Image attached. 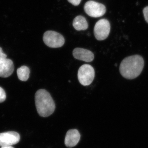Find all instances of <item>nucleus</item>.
<instances>
[{
    "mask_svg": "<svg viewBox=\"0 0 148 148\" xmlns=\"http://www.w3.org/2000/svg\"><path fill=\"white\" fill-rule=\"evenodd\" d=\"M73 54L76 59L85 62H91L94 58V54L92 51L81 48H75L73 51Z\"/></svg>",
    "mask_w": 148,
    "mask_h": 148,
    "instance_id": "1a4fd4ad",
    "label": "nucleus"
},
{
    "mask_svg": "<svg viewBox=\"0 0 148 148\" xmlns=\"http://www.w3.org/2000/svg\"><path fill=\"white\" fill-rule=\"evenodd\" d=\"M35 104L40 116L47 117L53 113L55 104L49 92L45 89H40L35 94Z\"/></svg>",
    "mask_w": 148,
    "mask_h": 148,
    "instance_id": "f03ea898",
    "label": "nucleus"
},
{
    "mask_svg": "<svg viewBox=\"0 0 148 148\" xmlns=\"http://www.w3.org/2000/svg\"><path fill=\"white\" fill-rule=\"evenodd\" d=\"M20 139L18 133L14 131L0 133V147H10L16 145Z\"/></svg>",
    "mask_w": 148,
    "mask_h": 148,
    "instance_id": "0eeeda50",
    "label": "nucleus"
},
{
    "mask_svg": "<svg viewBox=\"0 0 148 148\" xmlns=\"http://www.w3.org/2000/svg\"><path fill=\"white\" fill-rule=\"evenodd\" d=\"M73 26L77 31H84L88 28V25L86 19L83 16H78L73 20Z\"/></svg>",
    "mask_w": 148,
    "mask_h": 148,
    "instance_id": "9b49d317",
    "label": "nucleus"
},
{
    "mask_svg": "<svg viewBox=\"0 0 148 148\" xmlns=\"http://www.w3.org/2000/svg\"><path fill=\"white\" fill-rule=\"evenodd\" d=\"M84 9L88 16L92 17H101L106 13V6L95 1H89L85 4Z\"/></svg>",
    "mask_w": 148,
    "mask_h": 148,
    "instance_id": "39448f33",
    "label": "nucleus"
},
{
    "mask_svg": "<svg viewBox=\"0 0 148 148\" xmlns=\"http://www.w3.org/2000/svg\"><path fill=\"white\" fill-rule=\"evenodd\" d=\"M43 40L46 45L51 48L61 47L65 43V39L62 35L52 31L45 32L43 36Z\"/></svg>",
    "mask_w": 148,
    "mask_h": 148,
    "instance_id": "20e7f679",
    "label": "nucleus"
},
{
    "mask_svg": "<svg viewBox=\"0 0 148 148\" xmlns=\"http://www.w3.org/2000/svg\"><path fill=\"white\" fill-rule=\"evenodd\" d=\"M7 58L6 54L4 53L1 47H0V58Z\"/></svg>",
    "mask_w": 148,
    "mask_h": 148,
    "instance_id": "dca6fc26",
    "label": "nucleus"
},
{
    "mask_svg": "<svg viewBox=\"0 0 148 148\" xmlns=\"http://www.w3.org/2000/svg\"><path fill=\"white\" fill-rule=\"evenodd\" d=\"M6 98V94L5 91L1 87H0V103H3L5 101Z\"/></svg>",
    "mask_w": 148,
    "mask_h": 148,
    "instance_id": "ddd939ff",
    "label": "nucleus"
},
{
    "mask_svg": "<svg viewBox=\"0 0 148 148\" xmlns=\"http://www.w3.org/2000/svg\"><path fill=\"white\" fill-rule=\"evenodd\" d=\"M1 148H13V147H12V146H10V147H1Z\"/></svg>",
    "mask_w": 148,
    "mask_h": 148,
    "instance_id": "f3484780",
    "label": "nucleus"
},
{
    "mask_svg": "<svg viewBox=\"0 0 148 148\" xmlns=\"http://www.w3.org/2000/svg\"><path fill=\"white\" fill-rule=\"evenodd\" d=\"M143 14L146 21L148 23V6L146 7L144 9Z\"/></svg>",
    "mask_w": 148,
    "mask_h": 148,
    "instance_id": "4468645a",
    "label": "nucleus"
},
{
    "mask_svg": "<svg viewBox=\"0 0 148 148\" xmlns=\"http://www.w3.org/2000/svg\"><path fill=\"white\" fill-rule=\"evenodd\" d=\"M110 24L106 19H100L96 22L94 28V34L96 39L103 40L106 39L110 34Z\"/></svg>",
    "mask_w": 148,
    "mask_h": 148,
    "instance_id": "423d86ee",
    "label": "nucleus"
},
{
    "mask_svg": "<svg viewBox=\"0 0 148 148\" xmlns=\"http://www.w3.org/2000/svg\"><path fill=\"white\" fill-rule=\"evenodd\" d=\"M145 65L144 59L139 55H134L124 58L120 65L121 75L127 79H134L143 71Z\"/></svg>",
    "mask_w": 148,
    "mask_h": 148,
    "instance_id": "f257e3e1",
    "label": "nucleus"
},
{
    "mask_svg": "<svg viewBox=\"0 0 148 148\" xmlns=\"http://www.w3.org/2000/svg\"><path fill=\"white\" fill-rule=\"evenodd\" d=\"M30 73V69L27 66H21L17 70V75L18 79L21 81H27L29 79Z\"/></svg>",
    "mask_w": 148,
    "mask_h": 148,
    "instance_id": "f8f14e48",
    "label": "nucleus"
},
{
    "mask_svg": "<svg viewBox=\"0 0 148 148\" xmlns=\"http://www.w3.org/2000/svg\"><path fill=\"white\" fill-rule=\"evenodd\" d=\"M95 75V70L92 66L88 64H84L81 66L78 72L79 81L84 86L91 84Z\"/></svg>",
    "mask_w": 148,
    "mask_h": 148,
    "instance_id": "7ed1b4c3",
    "label": "nucleus"
},
{
    "mask_svg": "<svg viewBox=\"0 0 148 148\" xmlns=\"http://www.w3.org/2000/svg\"><path fill=\"white\" fill-rule=\"evenodd\" d=\"M80 139V135L77 130H70L66 133L65 139V145L68 147H73L76 145Z\"/></svg>",
    "mask_w": 148,
    "mask_h": 148,
    "instance_id": "9d476101",
    "label": "nucleus"
},
{
    "mask_svg": "<svg viewBox=\"0 0 148 148\" xmlns=\"http://www.w3.org/2000/svg\"><path fill=\"white\" fill-rule=\"evenodd\" d=\"M14 71L13 61L6 58H0V77H8L12 74Z\"/></svg>",
    "mask_w": 148,
    "mask_h": 148,
    "instance_id": "6e6552de",
    "label": "nucleus"
},
{
    "mask_svg": "<svg viewBox=\"0 0 148 148\" xmlns=\"http://www.w3.org/2000/svg\"><path fill=\"white\" fill-rule=\"evenodd\" d=\"M69 3H71L73 5L77 6L79 4L82 0H68Z\"/></svg>",
    "mask_w": 148,
    "mask_h": 148,
    "instance_id": "2eb2a0df",
    "label": "nucleus"
}]
</instances>
